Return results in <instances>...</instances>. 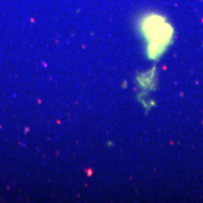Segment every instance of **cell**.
Returning <instances> with one entry per match:
<instances>
[{"label": "cell", "instance_id": "6da1fadb", "mask_svg": "<svg viewBox=\"0 0 203 203\" xmlns=\"http://www.w3.org/2000/svg\"><path fill=\"white\" fill-rule=\"evenodd\" d=\"M140 29L148 40L150 55L162 53L172 38V27L166 18L158 14H148L142 18Z\"/></svg>", "mask_w": 203, "mask_h": 203}]
</instances>
